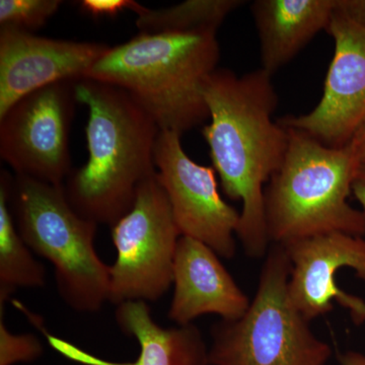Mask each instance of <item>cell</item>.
<instances>
[{
    "label": "cell",
    "instance_id": "ba28073f",
    "mask_svg": "<svg viewBox=\"0 0 365 365\" xmlns=\"http://www.w3.org/2000/svg\"><path fill=\"white\" fill-rule=\"evenodd\" d=\"M281 246L292 266L288 299L309 323L331 313L337 302L354 325L365 324L364 237L330 232Z\"/></svg>",
    "mask_w": 365,
    "mask_h": 365
},
{
    "label": "cell",
    "instance_id": "e0dca14e",
    "mask_svg": "<svg viewBox=\"0 0 365 365\" xmlns=\"http://www.w3.org/2000/svg\"><path fill=\"white\" fill-rule=\"evenodd\" d=\"M242 0H188L163 9L139 6L136 26L139 34L192 33L215 31Z\"/></svg>",
    "mask_w": 365,
    "mask_h": 365
},
{
    "label": "cell",
    "instance_id": "5bb4252c",
    "mask_svg": "<svg viewBox=\"0 0 365 365\" xmlns=\"http://www.w3.org/2000/svg\"><path fill=\"white\" fill-rule=\"evenodd\" d=\"M262 69L273 76L330 25L336 0H256Z\"/></svg>",
    "mask_w": 365,
    "mask_h": 365
},
{
    "label": "cell",
    "instance_id": "9a60e30c",
    "mask_svg": "<svg viewBox=\"0 0 365 365\" xmlns=\"http://www.w3.org/2000/svg\"><path fill=\"white\" fill-rule=\"evenodd\" d=\"M115 316L122 332L138 342V359L132 364H114L91 355L86 365H209L208 348L193 324L163 328L155 323L145 302H123Z\"/></svg>",
    "mask_w": 365,
    "mask_h": 365
},
{
    "label": "cell",
    "instance_id": "7402d4cb",
    "mask_svg": "<svg viewBox=\"0 0 365 365\" xmlns=\"http://www.w3.org/2000/svg\"><path fill=\"white\" fill-rule=\"evenodd\" d=\"M352 194L365 212V162H359L352 182Z\"/></svg>",
    "mask_w": 365,
    "mask_h": 365
},
{
    "label": "cell",
    "instance_id": "4fadbf2b",
    "mask_svg": "<svg viewBox=\"0 0 365 365\" xmlns=\"http://www.w3.org/2000/svg\"><path fill=\"white\" fill-rule=\"evenodd\" d=\"M174 295L169 318L178 326L191 325L204 314L234 321L248 311L251 299L207 245L181 237L175 255Z\"/></svg>",
    "mask_w": 365,
    "mask_h": 365
},
{
    "label": "cell",
    "instance_id": "52a82bcc",
    "mask_svg": "<svg viewBox=\"0 0 365 365\" xmlns=\"http://www.w3.org/2000/svg\"><path fill=\"white\" fill-rule=\"evenodd\" d=\"M116 260L110 266L109 302H155L170 289L182 237L157 174L141 184L135 202L111 227Z\"/></svg>",
    "mask_w": 365,
    "mask_h": 365
},
{
    "label": "cell",
    "instance_id": "d6986e66",
    "mask_svg": "<svg viewBox=\"0 0 365 365\" xmlns=\"http://www.w3.org/2000/svg\"><path fill=\"white\" fill-rule=\"evenodd\" d=\"M4 307H0V365L30 361L42 353V345L35 336L16 335L4 322Z\"/></svg>",
    "mask_w": 365,
    "mask_h": 365
},
{
    "label": "cell",
    "instance_id": "9c48e42d",
    "mask_svg": "<svg viewBox=\"0 0 365 365\" xmlns=\"http://www.w3.org/2000/svg\"><path fill=\"white\" fill-rule=\"evenodd\" d=\"M76 81L33 91L0 117V158L16 175L62 186L71 175Z\"/></svg>",
    "mask_w": 365,
    "mask_h": 365
},
{
    "label": "cell",
    "instance_id": "2e32d148",
    "mask_svg": "<svg viewBox=\"0 0 365 365\" xmlns=\"http://www.w3.org/2000/svg\"><path fill=\"white\" fill-rule=\"evenodd\" d=\"M11 176H0V307L19 287H42L46 270L36 260L16 227L11 203Z\"/></svg>",
    "mask_w": 365,
    "mask_h": 365
},
{
    "label": "cell",
    "instance_id": "7c38bea8",
    "mask_svg": "<svg viewBox=\"0 0 365 365\" xmlns=\"http://www.w3.org/2000/svg\"><path fill=\"white\" fill-rule=\"evenodd\" d=\"M109 49L102 43L50 39L0 29V117L33 91L86 79Z\"/></svg>",
    "mask_w": 365,
    "mask_h": 365
},
{
    "label": "cell",
    "instance_id": "8fae6325",
    "mask_svg": "<svg viewBox=\"0 0 365 365\" xmlns=\"http://www.w3.org/2000/svg\"><path fill=\"white\" fill-rule=\"evenodd\" d=\"M335 43L323 97L311 112L278 122L331 148H343L365 119V29L334 11L327 29Z\"/></svg>",
    "mask_w": 365,
    "mask_h": 365
},
{
    "label": "cell",
    "instance_id": "603a6c76",
    "mask_svg": "<svg viewBox=\"0 0 365 365\" xmlns=\"http://www.w3.org/2000/svg\"><path fill=\"white\" fill-rule=\"evenodd\" d=\"M359 162H365V119L353 134L351 140L347 144Z\"/></svg>",
    "mask_w": 365,
    "mask_h": 365
},
{
    "label": "cell",
    "instance_id": "3957f363",
    "mask_svg": "<svg viewBox=\"0 0 365 365\" xmlns=\"http://www.w3.org/2000/svg\"><path fill=\"white\" fill-rule=\"evenodd\" d=\"M220 56L215 31L139 34L110 47L86 79L121 88L160 130L182 135L209 118L204 86Z\"/></svg>",
    "mask_w": 365,
    "mask_h": 365
},
{
    "label": "cell",
    "instance_id": "5b68a950",
    "mask_svg": "<svg viewBox=\"0 0 365 365\" xmlns=\"http://www.w3.org/2000/svg\"><path fill=\"white\" fill-rule=\"evenodd\" d=\"M9 203L24 241L54 267L57 288L67 306L95 313L109 302L110 266L95 248L98 225L72 208L64 185L16 175Z\"/></svg>",
    "mask_w": 365,
    "mask_h": 365
},
{
    "label": "cell",
    "instance_id": "30bf717a",
    "mask_svg": "<svg viewBox=\"0 0 365 365\" xmlns=\"http://www.w3.org/2000/svg\"><path fill=\"white\" fill-rule=\"evenodd\" d=\"M155 163L182 237L207 245L222 258H234L241 216L220 195L215 170L194 162L182 148L181 134L170 130L158 133Z\"/></svg>",
    "mask_w": 365,
    "mask_h": 365
},
{
    "label": "cell",
    "instance_id": "7a4b0ae2",
    "mask_svg": "<svg viewBox=\"0 0 365 365\" xmlns=\"http://www.w3.org/2000/svg\"><path fill=\"white\" fill-rule=\"evenodd\" d=\"M76 101L88 106V160L64 182L69 204L79 215L113 227L130 211L143 182L157 174L160 127L127 91L81 79Z\"/></svg>",
    "mask_w": 365,
    "mask_h": 365
},
{
    "label": "cell",
    "instance_id": "cb8c5ba5",
    "mask_svg": "<svg viewBox=\"0 0 365 365\" xmlns=\"http://www.w3.org/2000/svg\"><path fill=\"white\" fill-rule=\"evenodd\" d=\"M339 365H365V354L359 351H348L338 353Z\"/></svg>",
    "mask_w": 365,
    "mask_h": 365
},
{
    "label": "cell",
    "instance_id": "ac0fdd59",
    "mask_svg": "<svg viewBox=\"0 0 365 365\" xmlns=\"http://www.w3.org/2000/svg\"><path fill=\"white\" fill-rule=\"evenodd\" d=\"M60 0H0L1 29L33 33L58 11Z\"/></svg>",
    "mask_w": 365,
    "mask_h": 365
},
{
    "label": "cell",
    "instance_id": "6da1fadb",
    "mask_svg": "<svg viewBox=\"0 0 365 365\" xmlns=\"http://www.w3.org/2000/svg\"><path fill=\"white\" fill-rule=\"evenodd\" d=\"M210 123L202 129L213 169L228 198L241 201L237 237L250 258H265L271 242L264 192L280 167L288 130L274 121L278 98L263 69L239 76L216 69L204 86Z\"/></svg>",
    "mask_w": 365,
    "mask_h": 365
},
{
    "label": "cell",
    "instance_id": "44dd1931",
    "mask_svg": "<svg viewBox=\"0 0 365 365\" xmlns=\"http://www.w3.org/2000/svg\"><path fill=\"white\" fill-rule=\"evenodd\" d=\"M336 11L365 29V0H336Z\"/></svg>",
    "mask_w": 365,
    "mask_h": 365
},
{
    "label": "cell",
    "instance_id": "277c9868",
    "mask_svg": "<svg viewBox=\"0 0 365 365\" xmlns=\"http://www.w3.org/2000/svg\"><path fill=\"white\" fill-rule=\"evenodd\" d=\"M287 129V153L264 192L270 242L284 245L330 232L364 237L365 212L348 203L359 165L350 146L331 148Z\"/></svg>",
    "mask_w": 365,
    "mask_h": 365
},
{
    "label": "cell",
    "instance_id": "8992f818",
    "mask_svg": "<svg viewBox=\"0 0 365 365\" xmlns=\"http://www.w3.org/2000/svg\"><path fill=\"white\" fill-rule=\"evenodd\" d=\"M290 268L284 248L273 244L248 311L211 329L209 365H328L332 347L288 299Z\"/></svg>",
    "mask_w": 365,
    "mask_h": 365
},
{
    "label": "cell",
    "instance_id": "ffe728a7",
    "mask_svg": "<svg viewBox=\"0 0 365 365\" xmlns=\"http://www.w3.org/2000/svg\"><path fill=\"white\" fill-rule=\"evenodd\" d=\"M140 4L133 0H83L79 2L83 13L91 18H115L126 9L135 11Z\"/></svg>",
    "mask_w": 365,
    "mask_h": 365
}]
</instances>
